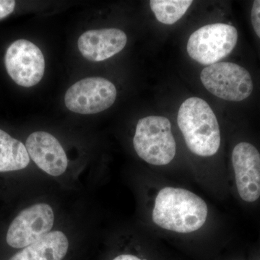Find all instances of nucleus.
Listing matches in <instances>:
<instances>
[{"mask_svg":"<svg viewBox=\"0 0 260 260\" xmlns=\"http://www.w3.org/2000/svg\"><path fill=\"white\" fill-rule=\"evenodd\" d=\"M208 215V205L198 195L182 188L167 186L157 194L152 219L165 230L189 234L204 225Z\"/></svg>","mask_w":260,"mask_h":260,"instance_id":"f257e3e1","label":"nucleus"},{"mask_svg":"<svg viewBox=\"0 0 260 260\" xmlns=\"http://www.w3.org/2000/svg\"><path fill=\"white\" fill-rule=\"evenodd\" d=\"M177 122L191 153L210 157L218 151L220 132L218 119L205 101L198 97L184 101L179 108Z\"/></svg>","mask_w":260,"mask_h":260,"instance_id":"f03ea898","label":"nucleus"},{"mask_svg":"<svg viewBox=\"0 0 260 260\" xmlns=\"http://www.w3.org/2000/svg\"><path fill=\"white\" fill-rule=\"evenodd\" d=\"M138 156L154 166L167 165L177 152L172 124L164 116H150L138 121L133 138Z\"/></svg>","mask_w":260,"mask_h":260,"instance_id":"7ed1b4c3","label":"nucleus"},{"mask_svg":"<svg viewBox=\"0 0 260 260\" xmlns=\"http://www.w3.org/2000/svg\"><path fill=\"white\" fill-rule=\"evenodd\" d=\"M237 41L235 27L224 23L210 24L191 34L186 49L194 61L202 64L211 65L229 55Z\"/></svg>","mask_w":260,"mask_h":260,"instance_id":"20e7f679","label":"nucleus"},{"mask_svg":"<svg viewBox=\"0 0 260 260\" xmlns=\"http://www.w3.org/2000/svg\"><path fill=\"white\" fill-rule=\"evenodd\" d=\"M205 88L215 96L229 101L242 102L252 93L250 73L232 62H217L204 68L200 74Z\"/></svg>","mask_w":260,"mask_h":260,"instance_id":"39448f33","label":"nucleus"},{"mask_svg":"<svg viewBox=\"0 0 260 260\" xmlns=\"http://www.w3.org/2000/svg\"><path fill=\"white\" fill-rule=\"evenodd\" d=\"M115 85L105 78H88L72 85L64 96L67 108L71 112L92 114L112 107L116 98Z\"/></svg>","mask_w":260,"mask_h":260,"instance_id":"423d86ee","label":"nucleus"},{"mask_svg":"<svg viewBox=\"0 0 260 260\" xmlns=\"http://www.w3.org/2000/svg\"><path fill=\"white\" fill-rule=\"evenodd\" d=\"M5 64L10 78L15 83L25 88L37 85L45 71L42 51L25 39L15 41L8 47Z\"/></svg>","mask_w":260,"mask_h":260,"instance_id":"0eeeda50","label":"nucleus"},{"mask_svg":"<svg viewBox=\"0 0 260 260\" xmlns=\"http://www.w3.org/2000/svg\"><path fill=\"white\" fill-rule=\"evenodd\" d=\"M54 222V211L50 205H32L20 212L10 224L7 243L16 249L30 246L49 234Z\"/></svg>","mask_w":260,"mask_h":260,"instance_id":"6e6552de","label":"nucleus"},{"mask_svg":"<svg viewBox=\"0 0 260 260\" xmlns=\"http://www.w3.org/2000/svg\"><path fill=\"white\" fill-rule=\"evenodd\" d=\"M232 164L241 198L253 203L260 197V153L249 143H239L233 150Z\"/></svg>","mask_w":260,"mask_h":260,"instance_id":"1a4fd4ad","label":"nucleus"},{"mask_svg":"<svg viewBox=\"0 0 260 260\" xmlns=\"http://www.w3.org/2000/svg\"><path fill=\"white\" fill-rule=\"evenodd\" d=\"M29 157L42 171L53 177L64 174L68 160L62 146L55 137L38 131L29 135L25 143Z\"/></svg>","mask_w":260,"mask_h":260,"instance_id":"9d476101","label":"nucleus"},{"mask_svg":"<svg viewBox=\"0 0 260 260\" xmlns=\"http://www.w3.org/2000/svg\"><path fill=\"white\" fill-rule=\"evenodd\" d=\"M127 42L125 32L117 28H104L84 32L78 39L82 55L92 61L106 60L120 52Z\"/></svg>","mask_w":260,"mask_h":260,"instance_id":"9b49d317","label":"nucleus"},{"mask_svg":"<svg viewBox=\"0 0 260 260\" xmlns=\"http://www.w3.org/2000/svg\"><path fill=\"white\" fill-rule=\"evenodd\" d=\"M69 249L64 233L51 232L38 242L23 248L9 260H63Z\"/></svg>","mask_w":260,"mask_h":260,"instance_id":"f8f14e48","label":"nucleus"},{"mask_svg":"<svg viewBox=\"0 0 260 260\" xmlns=\"http://www.w3.org/2000/svg\"><path fill=\"white\" fill-rule=\"evenodd\" d=\"M29 162L30 157L25 145L0 129V172L22 170Z\"/></svg>","mask_w":260,"mask_h":260,"instance_id":"ddd939ff","label":"nucleus"},{"mask_svg":"<svg viewBox=\"0 0 260 260\" xmlns=\"http://www.w3.org/2000/svg\"><path fill=\"white\" fill-rule=\"evenodd\" d=\"M192 3L191 0H151L150 6L160 23L172 25L182 18Z\"/></svg>","mask_w":260,"mask_h":260,"instance_id":"4468645a","label":"nucleus"},{"mask_svg":"<svg viewBox=\"0 0 260 260\" xmlns=\"http://www.w3.org/2000/svg\"><path fill=\"white\" fill-rule=\"evenodd\" d=\"M251 23L257 37L260 38V0L253 3L251 13Z\"/></svg>","mask_w":260,"mask_h":260,"instance_id":"2eb2a0df","label":"nucleus"},{"mask_svg":"<svg viewBox=\"0 0 260 260\" xmlns=\"http://www.w3.org/2000/svg\"><path fill=\"white\" fill-rule=\"evenodd\" d=\"M15 7V2L13 0H0V20L11 14Z\"/></svg>","mask_w":260,"mask_h":260,"instance_id":"dca6fc26","label":"nucleus"},{"mask_svg":"<svg viewBox=\"0 0 260 260\" xmlns=\"http://www.w3.org/2000/svg\"><path fill=\"white\" fill-rule=\"evenodd\" d=\"M113 260H142L139 257L135 255H132V254H121L116 256Z\"/></svg>","mask_w":260,"mask_h":260,"instance_id":"f3484780","label":"nucleus"}]
</instances>
